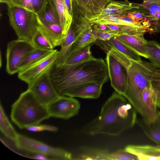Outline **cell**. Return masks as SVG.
<instances>
[{"mask_svg":"<svg viewBox=\"0 0 160 160\" xmlns=\"http://www.w3.org/2000/svg\"><path fill=\"white\" fill-rule=\"evenodd\" d=\"M25 129L29 131L34 132L44 131L55 132L58 130V128L55 126L46 124L31 126L27 127Z\"/></svg>","mask_w":160,"mask_h":160,"instance_id":"obj_35","label":"cell"},{"mask_svg":"<svg viewBox=\"0 0 160 160\" xmlns=\"http://www.w3.org/2000/svg\"><path fill=\"white\" fill-rule=\"evenodd\" d=\"M92 23L98 25L102 24L120 25L146 28L141 21L132 23H125L122 21L117 16L115 15L108 16L100 19H97L92 21Z\"/></svg>","mask_w":160,"mask_h":160,"instance_id":"obj_29","label":"cell"},{"mask_svg":"<svg viewBox=\"0 0 160 160\" xmlns=\"http://www.w3.org/2000/svg\"><path fill=\"white\" fill-rule=\"evenodd\" d=\"M37 14L46 23L60 24L59 14L53 0H46L43 7Z\"/></svg>","mask_w":160,"mask_h":160,"instance_id":"obj_24","label":"cell"},{"mask_svg":"<svg viewBox=\"0 0 160 160\" xmlns=\"http://www.w3.org/2000/svg\"><path fill=\"white\" fill-rule=\"evenodd\" d=\"M50 72L45 74L32 84L28 86V88L32 92L42 104L46 106L60 96L53 85Z\"/></svg>","mask_w":160,"mask_h":160,"instance_id":"obj_12","label":"cell"},{"mask_svg":"<svg viewBox=\"0 0 160 160\" xmlns=\"http://www.w3.org/2000/svg\"><path fill=\"white\" fill-rule=\"evenodd\" d=\"M110 0H73L80 13L92 22L96 19Z\"/></svg>","mask_w":160,"mask_h":160,"instance_id":"obj_15","label":"cell"},{"mask_svg":"<svg viewBox=\"0 0 160 160\" xmlns=\"http://www.w3.org/2000/svg\"><path fill=\"white\" fill-rule=\"evenodd\" d=\"M11 0H0V2L1 3H5L7 5L10 3Z\"/></svg>","mask_w":160,"mask_h":160,"instance_id":"obj_43","label":"cell"},{"mask_svg":"<svg viewBox=\"0 0 160 160\" xmlns=\"http://www.w3.org/2000/svg\"><path fill=\"white\" fill-rule=\"evenodd\" d=\"M47 107L51 117L68 119L78 113L80 104L74 97L60 96Z\"/></svg>","mask_w":160,"mask_h":160,"instance_id":"obj_10","label":"cell"},{"mask_svg":"<svg viewBox=\"0 0 160 160\" xmlns=\"http://www.w3.org/2000/svg\"><path fill=\"white\" fill-rule=\"evenodd\" d=\"M38 29L48 38L54 47L61 46L65 37L61 25L46 23L38 16Z\"/></svg>","mask_w":160,"mask_h":160,"instance_id":"obj_17","label":"cell"},{"mask_svg":"<svg viewBox=\"0 0 160 160\" xmlns=\"http://www.w3.org/2000/svg\"><path fill=\"white\" fill-rule=\"evenodd\" d=\"M136 124L150 139L160 146V111H158L157 118L154 122L147 123L141 118L137 119Z\"/></svg>","mask_w":160,"mask_h":160,"instance_id":"obj_23","label":"cell"},{"mask_svg":"<svg viewBox=\"0 0 160 160\" xmlns=\"http://www.w3.org/2000/svg\"><path fill=\"white\" fill-rule=\"evenodd\" d=\"M58 53V51L54 49L44 57L21 69L18 72V78L28 86L32 84L50 71L55 64Z\"/></svg>","mask_w":160,"mask_h":160,"instance_id":"obj_8","label":"cell"},{"mask_svg":"<svg viewBox=\"0 0 160 160\" xmlns=\"http://www.w3.org/2000/svg\"><path fill=\"white\" fill-rule=\"evenodd\" d=\"M93 24L85 18L82 17L80 22L76 24L72 23L66 34L64 41L58 51L54 67L61 69L68 58L73 45L79 36Z\"/></svg>","mask_w":160,"mask_h":160,"instance_id":"obj_9","label":"cell"},{"mask_svg":"<svg viewBox=\"0 0 160 160\" xmlns=\"http://www.w3.org/2000/svg\"><path fill=\"white\" fill-rule=\"evenodd\" d=\"M106 62L111 86L124 97L127 86V74L122 65L113 56L107 52Z\"/></svg>","mask_w":160,"mask_h":160,"instance_id":"obj_11","label":"cell"},{"mask_svg":"<svg viewBox=\"0 0 160 160\" xmlns=\"http://www.w3.org/2000/svg\"><path fill=\"white\" fill-rule=\"evenodd\" d=\"M140 6L139 3L131 2L128 0L123 1L110 0L109 3L97 19L108 16L120 15L126 12L138 8Z\"/></svg>","mask_w":160,"mask_h":160,"instance_id":"obj_20","label":"cell"},{"mask_svg":"<svg viewBox=\"0 0 160 160\" xmlns=\"http://www.w3.org/2000/svg\"><path fill=\"white\" fill-rule=\"evenodd\" d=\"M94 58L90 51V45H89L71 54L62 68L58 69L63 72H67Z\"/></svg>","mask_w":160,"mask_h":160,"instance_id":"obj_21","label":"cell"},{"mask_svg":"<svg viewBox=\"0 0 160 160\" xmlns=\"http://www.w3.org/2000/svg\"><path fill=\"white\" fill-rule=\"evenodd\" d=\"M95 43L99 46L105 52L108 49L113 48L132 60H142L140 56L137 53L121 41L117 37H114L106 41L96 40Z\"/></svg>","mask_w":160,"mask_h":160,"instance_id":"obj_19","label":"cell"},{"mask_svg":"<svg viewBox=\"0 0 160 160\" xmlns=\"http://www.w3.org/2000/svg\"><path fill=\"white\" fill-rule=\"evenodd\" d=\"M143 35V34H121L117 37L121 41L132 48L140 56L148 59L147 49L148 41L144 38Z\"/></svg>","mask_w":160,"mask_h":160,"instance_id":"obj_22","label":"cell"},{"mask_svg":"<svg viewBox=\"0 0 160 160\" xmlns=\"http://www.w3.org/2000/svg\"><path fill=\"white\" fill-rule=\"evenodd\" d=\"M52 51L35 48L23 60L20 65V70L44 57Z\"/></svg>","mask_w":160,"mask_h":160,"instance_id":"obj_32","label":"cell"},{"mask_svg":"<svg viewBox=\"0 0 160 160\" xmlns=\"http://www.w3.org/2000/svg\"><path fill=\"white\" fill-rule=\"evenodd\" d=\"M153 20H160V4H158L157 12L156 15L152 18Z\"/></svg>","mask_w":160,"mask_h":160,"instance_id":"obj_41","label":"cell"},{"mask_svg":"<svg viewBox=\"0 0 160 160\" xmlns=\"http://www.w3.org/2000/svg\"><path fill=\"white\" fill-rule=\"evenodd\" d=\"M10 117L20 129L39 124L51 117L47 107L42 104L28 88L22 93L12 105Z\"/></svg>","mask_w":160,"mask_h":160,"instance_id":"obj_4","label":"cell"},{"mask_svg":"<svg viewBox=\"0 0 160 160\" xmlns=\"http://www.w3.org/2000/svg\"><path fill=\"white\" fill-rule=\"evenodd\" d=\"M35 48L31 41L18 39L9 42L6 53L7 72L11 75L18 73L23 60Z\"/></svg>","mask_w":160,"mask_h":160,"instance_id":"obj_7","label":"cell"},{"mask_svg":"<svg viewBox=\"0 0 160 160\" xmlns=\"http://www.w3.org/2000/svg\"><path fill=\"white\" fill-rule=\"evenodd\" d=\"M127 74V86L125 97L138 113L141 94L146 87L152 84L154 74L158 68L152 62L141 60L123 58L118 61Z\"/></svg>","mask_w":160,"mask_h":160,"instance_id":"obj_3","label":"cell"},{"mask_svg":"<svg viewBox=\"0 0 160 160\" xmlns=\"http://www.w3.org/2000/svg\"><path fill=\"white\" fill-rule=\"evenodd\" d=\"M92 28L93 33L96 37L97 40L106 41L112 38L120 35L117 32L109 29H100L96 24L92 26Z\"/></svg>","mask_w":160,"mask_h":160,"instance_id":"obj_34","label":"cell"},{"mask_svg":"<svg viewBox=\"0 0 160 160\" xmlns=\"http://www.w3.org/2000/svg\"><path fill=\"white\" fill-rule=\"evenodd\" d=\"M108 29L117 32L119 34L140 35L149 32V30L144 27L130 25L107 24L105 25Z\"/></svg>","mask_w":160,"mask_h":160,"instance_id":"obj_28","label":"cell"},{"mask_svg":"<svg viewBox=\"0 0 160 160\" xmlns=\"http://www.w3.org/2000/svg\"><path fill=\"white\" fill-rule=\"evenodd\" d=\"M128 102L115 91L103 105L99 115L85 125L81 132L89 135L117 136L132 128L136 123L137 112Z\"/></svg>","mask_w":160,"mask_h":160,"instance_id":"obj_1","label":"cell"},{"mask_svg":"<svg viewBox=\"0 0 160 160\" xmlns=\"http://www.w3.org/2000/svg\"><path fill=\"white\" fill-rule=\"evenodd\" d=\"M31 42L35 48L49 51L54 49V48L50 40L38 28Z\"/></svg>","mask_w":160,"mask_h":160,"instance_id":"obj_30","label":"cell"},{"mask_svg":"<svg viewBox=\"0 0 160 160\" xmlns=\"http://www.w3.org/2000/svg\"><path fill=\"white\" fill-rule=\"evenodd\" d=\"M158 94L152 84L146 87L141 92L139 114L146 123L153 122L157 119Z\"/></svg>","mask_w":160,"mask_h":160,"instance_id":"obj_13","label":"cell"},{"mask_svg":"<svg viewBox=\"0 0 160 160\" xmlns=\"http://www.w3.org/2000/svg\"><path fill=\"white\" fill-rule=\"evenodd\" d=\"M0 129L1 131L6 137L15 142L18 133L10 122L1 103L0 107Z\"/></svg>","mask_w":160,"mask_h":160,"instance_id":"obj_27","label":"cell"},{"mask_svg":"<svg viewBox=\"0 0 160 160\" xmlns=\"http://www.w3.org/2000/svg\"><path fill=\"white\" fill-rule=\"evenodd\" d=\"M32 0H11L9 4L34 12L32 6Z\"/></svg>","mask_w":160,"mask_h":160,"instance_id":"obj_36","label":"cell"},{"mask_svg":"<svg viewBox=\"0 0 160 160\" xmlns=\"http://www.w3.org/2000/svg\"><path fill=\"white\" fill-rule=\"evenodd\" d=\"M148 59L160 68V44L154 41H148L147 44Z\"/></svg>","mask_w":160,"mask_h":160,"instance_id":"obj_31","label":"cell"},{"mask_svg":"<svg viewBox=\"0 0 160 160\" xmlns=\"http://www.w3.org/2000/svg\"><path fill=\"white\" fill-rule=\"evenodd\" d=\"M103 84L94 82L81 84L67 91L63 96L82 98L97 99L99 97Z\"/></svg>","mask_w":160,"mask_h":160,"instance_id":"obj_16","label":"cell"},{"mask_svg":"<svg viewBox=\"0 0 160 160\" xmlns=\"http://www.w3.org/2000/svg\"><path fill=\"white\" fill-rule=\"evenodd\" d=\"M16 147L32 153H41L63 160L72 159L71 154L60 148L54 147L42 142L18 133L14 142Z\"/></svg>","mask_w":160,"mask_h":160,"instance_id":"obj_6","label":"cell"},{"mask_svg":"<svg viewBox=\"0 0 160 160\" xmlns=\"http://www.w3.org/2000/svg\"><path fill=\"white\" fill-rule=\"evenodd\" d=\"M159 108L160 109V107H159Z\"/></svg>","mask_w":160,"mask_h":160,"instance_id":"obj_44","label":"cell"},{"mask_svg":"<svg viewBox=\"0 0 160 160\" xmlns=\"http://www.w3.org/2000/svg\"><path fill=\"white\" fill-rule=\"evenodd\" d=\"M157 106L159 108L160 107V92L158 93L157 100Z\"/></svg>","mask_w":160,"mask_h":160,"instance_id":"obj_42","label":"cell"},{"mask_svg":"<svg viewBox=\"0 0 160 160\" xmlns=\"http://www.w3.org/2000/svg\"><path fill=\"white\" fill-rule=\"evenodd\" d=\"M96 40L93 33L92 26L84 31L78 38L73 45L69 56L83 47L95 43Z\"/></svg>","mask_w":160,"mask_h":160,"instance_id":"obj_26","label":"cell"},{"mask_svg":"<svg viewBox=\"0 0 160 160\" xmlns=\"http://www.w3.org/2000/svg\"><path fill=\"white\" fill-rule=\"evenodd\" d=\"M59 14L60 25L66 35L73 21V17L66 8L64 0H53Z\"/></svg>","mask_w":160,"mask_h":160,"instance_id":"obj_25","label":"cell"},{"mask_svg":"<svg viewBox=\"0 0 160 160\" xmlns=\"http://www.w3.org/2000/svg\"><path fill=\"white\" fill-rule=\"evenodd\" d=\"M78 159L80 160H138L135 155L124 150L111 152L106 149L84 147Z\"/></svg>","mask_w":160,"mask_h":160,"instance_id":"obj_14","label":"cell"},{"mask_svg":"<svg viewBox=\"0 0 160 160\" xmlns=\"http://www.w3.org/2000/svg\"><path fill=\"white\" fill-rule=\"evenodd\" d=\"M152 84L158 93L160 92V68H158L155 71Z\"/></svg>","mask_w":160,"mask_h":160,"instance_id":"obj_37","label":"cell"},{"mask_svg":"<svg viewBox=\"0 0 160 160\" xmlns=\"http://www.w3.org/2000/svg\"><path fill=\"white\" fill-rule=\"evenodd\" d=\"M64 1L69 14L73 17V0H64Z\"/></svg>","mask_w":160,"mask_h":160,"instance_id":"obj_39","label":"cell"},{"mask_svg":"<svg viewBox=\"0 0 160 160\" xmlns=\"http://www.w3.org/2000/svg\"><path fill=\"white\" fill-rule=\"evenodd\" d=\"M7 5L10 23L18 39L31 42L38 28L37 14L11 4Z\"/></svg>","mask_w":160,"mask_h":160,"instance_id":"obj_5","label":"cell"},{"mask_svg":"<svg viewBox=\"0 0 160 160\" xmlns=\"http://www.w3.org/2000/svg\"><path fill=\"white\" fill-rule=\"evenodd\" d=\"M34 154L32 156L30 157L33 159L38 160H48V157H49L46 155L41 153H33Z\"/></svg>","mask_w":160,"mask_h":160,"instance_id":"obj_40","label":"cell"},{"mask_svg":"<svg viewBox=\"0 0 160 160\" xmlns=\"http://www.w3.org/2000/svg\"><path fill=\"white\" fill-rule=\"evenodd\" d=\"M46 0H32V4L34 12L37 14L43 7Z\"/></svg>","mask_w":160,"mask_h":160,"instance_id":"obj_38","label":"cell"},{"mask_svg":"<svg viewBox=\"0 0 160 160\" xmlns=\"http://www.w3.org/2000/svg\"><path fill=\"white\" fill-rule=\"evenodd\" d=\"M140 5L139 8L126 12L122 14L137 21L147 20L150 17L149 12L143 7L142 4H140Z\"/></svg>","mask_w":160,"mask_h":160,"instance_id":"obj_33","label":"cell"},{"mask_svg":"<svg viewBox=\"0 0 160 160\" xmlns=\"http://www.w3.org/2000/svg\"><path fill=\"white\" fill-rule=\"evenodd\" d=\"M124 150L136 156L138 160H160V146L129 145Z\"/></svg>","mask_w":160,"mask_h":160,"instance_id":"obj_18","label":"cell"},{"mask_svg":"<svg viewBox=\"0 0 160 160\" xmlns=\"http://www.w3.org/2000/svg\"><path fill=\"white\" fill-rule=\"evenodd\" d=\"M50 75L59 96H63L69 90L83 83L94 82L103 84L109 77L106 62L102 58H94L66 72L53 66Z\"/></svg>","mask_w":160,"mask_h":160,"instance_id":"obj_2","label":"cell"}]
</instances>
